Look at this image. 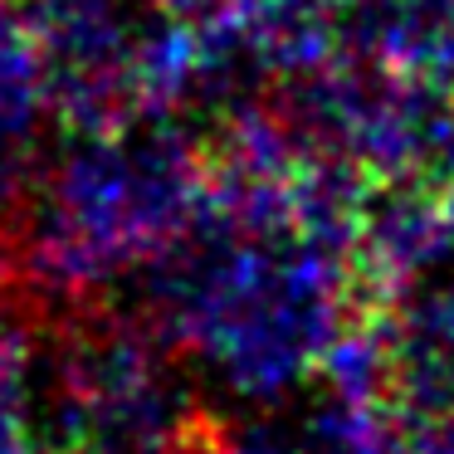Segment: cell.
<instances>
[{"label": "cell", "mask_w": 454, "mask_h": 454, "mask_svg": "<svg viewBox=\"0 0 454 454\" xmlns=\"http://www.w3.org/2000/svg\"><path fill=\"white\" fill-rule=\"evenodd\" d=\"M11 278V230L0 225V284Z\"/></svg>", "instance_id": "obj_3"}, {"label": "cell", "mask_w": 454, "mask_h": 454, "mask_svg": "<svg viewBox=\"0 0 454 454\" xmlns=\"http://www.w3.org/2000/svg\"><path fill=\"white\" fill-rule=\"evenodd\" d=\"M206 181V142L176 113L69 137L11 235V278L50 303H83L161 254L191 225Z\"/></svg>", "instance_id": "obj_2"}, {"label": "cell", "mask_w": 454, "mask_h": 454, "mask_svg": "<svg viewBox=\"0 0 454 454\" xmlns=\"http://www.w3.org/2000/svg\"><path fill=\"white\" fill-rule=\"evenodd\" d=\"M200 454H210V444H206V450H200Z\"/></svg>", "instance_id": "obj_5"}, {"label": "cell", "mask_w": 454, "mask_h": 454, "mask_svg": "<svg viewBox=\"0 0 454 454\" xmlns=\"http://www.w3.org/2000/svg\"><path fill=\"white\" fill-rule=\"evenodd\" d=\"M142 269L147 327L254 405L317 376L327 347L366 308L352 239L303 215L245 220L210 186L191 225Z\"/></svg>", "instance_id": "obj_1"}, {"label": "cell", "mask_w": 454, "mask_h": 454, "mask_svg": "<svg viewBox=\"0 0 454 454\" xmlns=\"http://www.w3.org/2000/svg\"><path fill=\"white\" fill-rule=\"evenodd\" d=\"M35 454H103V450H69V444H35ZM200 454V450H196Z\"/></svg>", "instance_id": "obj_4"}]
</instances>
